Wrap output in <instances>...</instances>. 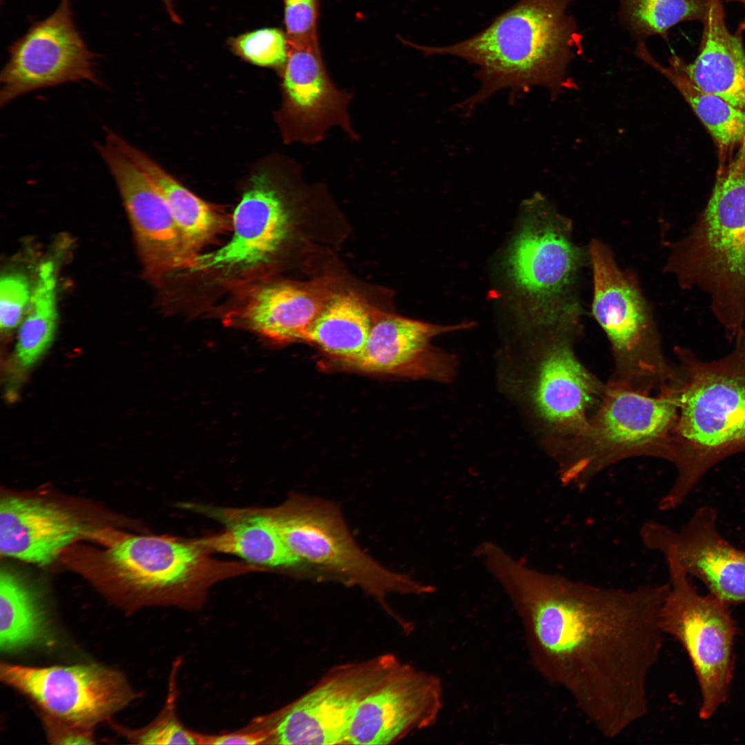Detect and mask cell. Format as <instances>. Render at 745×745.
I'll list each match as a JSON object with an SVG mask.
<instances>
[{"label": "cell", "instance_id": "20", "mask_svg": "<svg viewBox=\"0 0 745 745\" xmlns=\"http://www.w3.org/2000/svg\"><path fill=\"white\" fill-rule=\"evenodd\" d=\"M576 334L554 330L540 352L530 388L539 418L570 440L586 429L590 409L604 390L575 356L571 341Z\"/></svg>", "mask_w": 745, "mask_h": 745}, {"label": "cell", "instance_id": "11", "mask_svg": "<svg viewBox=\"0 0 745 745\" xmlns=\"http://www.w3.org/2000/svg\"><path fill=\"white\" fill-rule=\"evenodd\" d=\"M399 662L387 653L337 665L301 697L249 724L265 744H346L359 703Z\"/></svg>", "mask_w": 745, "mask_h": 745}, {"label": "cell", "instance_id": "31", "mask_svg": "<svg viewBox=\"0 0 745 745\" xmlns=\"http://www.w3.org/2000/svg\"><path fill=\"white\" fill-rule=\"evenodd\" d=\"M182 663L177 657L172 664L166 698L159 714L148 724L135 730H126L127 738L139 744H198L197 732L187 728L177 715L178 673Z\"/></svg>", "mask_w": 745, "mask_h": 745}, {"label": "cell", "instance_id": "1", "mask_svg": "<svg viewBox=\"0 0 745 745\" xmlns=\"http://www.w3.org/2000/svg\"><path fill=\"white\" fill-rule=\"evenodd\" d=\"M484 562L519 617L535 669L603 737L615 738L646 717L668 582L594 585L530 568L497 546Z\"/></svg>", "mask_w": 745, "mask_h": 745}, {"label": "cell", "instance_id": "6", "mask_svg": "<svg viewBox=\"0 0 745 745\" xmlns=\"http://www.w3.org/2000/svg\"><path fill=\"white\" fill-rule=\"evenodd\" d=\"M677 416L673 384L650 397L624 380L611 382L584 432L556 453L560 481L583 491L601 471L625 458L653 455L667 459Z\"/></svg>", "mask_w": 745, "mask_h": 745}, {"label": "cell", "instance_id": "14", "mask_svg": "<svg viewBox=\"0 0 745 745\" xmlns=\"http://www.w3.org/2000/svg\"><path fill=\"white\" fill-rule=\"evenodd\" d=\"M72 0H60L48 17L35 21L8 48L0 74V106L26 93L66 83L101 85L96 55L86 45L73 19Z\"/></svg>", "mask_w": 745, "mask_h": 745}, {"label": "cell", "instance_id": "2", "mask_svg": "<svg viewBox=\"0 0 745 745\" xmlns=\"http://www.w3.org/2000/svg\"><path fill=\"white\" fill-rule=\"evenodd\" d=\"M100 548L70 547L62 555L73 570L131 610L147 606L198 610L215 584L266 569L221 561L197 539L139 535L120 530Z\"/></svg>", "mask_w": 745, "mask_h": 745}, {"label": "cell", "instance_id": "32", "mask_svg": "<svg viewBox=\"0 0 745 745\" xmlns=\"http://www.w3.org/2000/svg\"><path fill=\"white\" fill-rule=\"evenodd\" d=\"M232 49L250 62L261 66H284L288 57L286 35L277 28H263L232 39Z\"/></svg>", "mask_w": 745, "mask_h": 745}, {"label": "cell", "instance_id": "9", "mask_svg": "<svg viewBox=\"0 0 745 745\" xmlns=\"http://www.w3.org/2000/svg\"><path fill=\"white\" fill-rule=\"evenodd\" d=\"M593 275L591 312L606 333L624 381L665 386L676 377L666 362L650 306L635 272L622 269L598 239L588 246Z\"/></svg>", "mask_w": 745, "mask_h": 745}, {"label": "cell", "instance_id": "37", "mask_svg": "<svg viewBox=\"0 0 745 745\" xmlns=\"http://www.w3.org/2000/svg\"><path fill=\"white\" fill-rule=\"evenodd\" d=\"M162 1L164 3L166 10L170 16L172 20L175 22L179 23L180 20L177 14H176L175 11L173 8L172 0H162Z\"/></svg>", "mask_w": 745, "mask_h": 745}, {"label": "cell", "instance_id": "39", "mask_svg": "<svg viewBox=\"0 0 745 745\" xmlns=\"http://www.w3.org/2000/svg\"><path fill=\"white\" fill-rule=\"evenodd\" d=\"M742 339L744 341V343L745 344V334H744V337L742 338Z\"/></svg>", "mask_w": 745, "mask_h": 745}, {"label": "cell", "instance_id": "8", "mask_svg": "<svg viewBox=\"0 0 745 745\" xmlns=\"http://www.w3.org/2000/svg\"><path fill=\"white\" fill-rule=\"evenodd\" d=\"M527 216L510 248L508 262L517 290L529 301L538 325L548 328L579 324L582 270L587 248L573 239L572 221L541 194L525 203Z\"/></svg>", "mask_w": 745, "mask_h": 745}, {"label": "cell", "instance_id": "5", "mask_svg": "<svg viewBox=\"0 0 745 745\" xmlns=\"http://www.w3.org/2000/svg\"><path fill=\"white\" fill-rule=\"evenodd\" d=\"M664 270L683 289L698 288L728 337L745 333V143L720 167L706 208L677 241Z\"/></svg>", "mask_w": 745, "mask_h": 745}, {"label": "cell", "instance_id": "13", "mask_svg": "<svg viewBox=\"0 0 745 745\" xmlns=\"http://www.w3.org/2000/svg\"><path fill=\"white\" fill-rule=\"evenodd\" d=\"M113 527L93 508L40 492L1 493V557L46 566L83 539L101 542Z\"/></svg>", "mask_w": 745, "mask_h": 745}, {"label": "cell", "instance_id": "34", "mask_svg": "<svg viewBox=\"0 0 745 745\" xmlns=\"http://www.w3.org/2000/svg\"><path fill=\"white\" fill-rule=\"evenodd\" d=\"M321 0H284L288 46L317 42Z\"/></svg>", "mask_w": 745, "mask_h": 745}, {"label": "cell", "instance_id": "17", "mask_svg": "<svg viewBox=\"0 0 745 745\" xmlns=\"http://www.w3.org/2000/svg\"><path fill=\"white\" fill-rule=\"evenodd\" d=\"M443 702L439 677L400 661L359 703L346 744L395 743L435 724Z\"/></svg>", "mask_w": 745, "mask_h": 745}, {"label": "cell", "instance_id": "10", "mask_svg": "<svg viewBox=\"0 0 745 745\" xmlns=\"http://www.w3.org/2000/svg\"><path fill=\"white\" fill-rule=\"evenodd\" d=\"M669 588L661 610L664 634L677 640L693 667L701 693L699 717H711L727 700L736 627L731 605L699 593L672 549L665 550Z\"/></svg>", "mask_w": 745, "mask_h": 745}, {"label": "cell", "instance_id": "33", "mask_svg": "<svg viewBox=\"0 0 745 745\" xmlns=\"http://www.w3.org/2000/svg\"><path fill=\"white\" fill-rule=\"evenodd\" d=\"M32 290L28 278L19 273H10L0 280V327L9 331L17 326L28 307Z\"/></svg>", "mask_w": 745, "mask_h": 745}, {"label": "cell", "instance_id": "22", "mask_svg": "<svg viewBox=\"0 0 745 745\" xmlns=\"http://www.w3.org/2000/svg\"><path fill=\"white\" fill-rule=\"evenodd\" d=\"M468 326L435 325L394 315H373L363 350L345 365L367 372L448 381L455 372V359L433 346L431 340Z\"/></svg>", "mask_w": 745, "mask_h": 745}, {"label": "cell", "instance_id": "4", "mask_svg": "<svg viewBox=\"0 0 745 745\" xmlns=\"http://www.w3.org/2000/svg\"><path fill=\"white\" fill-rule=\"evenodd\" d=\"M677 416L668 441L675 480L658 508L680 506L704 475L725 459L745 453V344L719 359L705 361L679 348Z\"/></svg>", "mask_w": 745, "mask_h": 745}, {"label": "cell", "instance_id": "28", "mask_svg": "<svg viewBox=\"0 0 745 745\" xmlns=\"http://www.w3.org/2000/svg\"><path fill=\"white\" fill-rule=\"evenodd\" d=\"M372 321L373 315L357 295L333 293L308 328L304 341L345 365L363 350Z\"/></svg>", "mask_w": 745, "mask_h": 745}, {"label": "cell", "instance_id": "7", "mask_svg": "<svg viewBox=\"0 0 745 745\" xmlns=\"http://www.w3.org/2000/svg\"><path fill=\"white\" fill-rule=\"evenodd\" d=\"M308 577L335 579L357 586L372 597L401 624L387 604L390 594L424 595L433 586L391 571L362 550L354 540L337 505L325 499L292 494L279 506L266 508Z\"/></svg>", "mask_w": 745, "mask_h": 745}, {"label": "cell", "instance_id": "16", "mask_svg": "<svg viewBox=\"0 0 745 745\" xmlns=\"http://www.w3.org/2000/svg\"><path fill=\"white\" fill-rule=\"evenodd\" d=\"M132 223L146 274L156 284L171 272L190 270L188 252L171 210L150 178L110 141L97 144Z\"/></svg>", "mask_w": 745, "mask_h": 745}, {"label": "cell", "instance_id": "35", "mask_svg": "<svg viewBox=\"0 0 745 745\" xmlns=\"http://www.w3.org/2000/svg\"><path fill=\"white\" fill-rule=\"evenodd\" d=\"M44 728L50 742L56 744L94 743L93 728L77 724L42 713Z\"/></svg>", "mask_w": 745, "mask_h": 745}, {"label": "cell", "instance_id": "36", "mask_svg": "<svg viewBox=\"0 0 745 745\" xmlns=\"http://www.w3.org/2000/svg\"><path fill=\"white\" fill-rule=\"evenodd\" d=\"M198 744H265L266 738L259 730L249 724L234 731L221 734H206L197 732Z\"/></svg>", "mask_w": 745, "mask_h": 745}, {"label": "cell", "instance_id": "27", "mask_svg": "<svg viewBox=\"0 0 745 745\" xmlns=\"http://www.w3.org/2000/svg\"><path fill=\"white\" fill-rule=\"evenodd\" d=\"M639 43L636 55L675 87L715 140L721 166L728 163L733 150L745 143V111L697 87L670 61L668 67L662 66L644 43Z\"/></svg>", "mask_w": 745, "mask_h": 745}, {"label": "cell", "instance_id": "12", "mask_svg": "<svg viewBox=\"0 0 745 745\" xmlns=\"http://www.w3.org/2000/svg\"><path fill=\"white\" fill-rule=\"evenodd\" d=\"M232 218L231 239L199 255L189 270L217 274L234 288L266 278L290 235L288 195L270 175L259 172L252 177Z\"/></svg>", "mask_w": 745, "mask_h": 745}, {"label": "cell", "instance_id": "18", "mask_svg": "<svg viewBox=\"0 0 745 745\" xmlns=\"http://www.w3.org/2000/svg\"><path fill=\"white\" fill-rule=\"evenodd\" d=\"M640 537L648 549L662 553L672 549L687 574L699 579L711 595L731 606L745 603V551L722 535L715 508H698L678 530L657 522H646Z\"/></svg>", "mask_w": 745, "mask_h": 745}, {"label": "cell", "instance_id": "30", "mask_svg": "<svg viewBox=\"0 0 745 745\" xmlns=\"http://www.w3.org/2000/svg\"><path fill=\"white\" fill-rule=\"evenodd\" d=\"M619 16L636 39L659 35L667 39L668 30L676 24L691 20L702 21L708 0H619Z\"/></svg>", "mask_w": 745, "mask_h": 745}, {"label": "cell", "instance_id": "38", "mask_svg": "<svg viewBox=\"0 0 745 745\" xmlns=\"http://www.w3.org/2000/svg\"><path fill=\"white\" fill-rule=\"evenodd\" d=\"M738 1H739V2H741L742 3H743V4H744V6H745V0H738ZM744 29H745V19H744V21L742 22V25H741V27H740V30H744Z\"/></svg>", "mask_w": 745, "mask_h": 745}, {"label": "cell", "instance_id": "21", "mask_svg": "<svg viewBox=\"0 0 745 745\" xmlns=\"http://www.w3.org/2000/svg\"><path fill=\"white\" fill-rule=\"evenodd\" d=\"M224 321L277 342L304 341L306 332L332 292L322 281H274L267 278L232 288Z\"/></svg>", "mask_w": 745, "mask_h": 745}, {"label": "cell", "instance_id": "23", "mask_svg": "<svg viewBox=\"0 0 745 745\" xmlns=\"http://www.w3.org/2000/svg\"><path fill=\"white\" fill-rule=\"evenodd\" d=\"M181 507L223 526L219 533L197 539L210 553L236 555L270 572L307 577L304 568L266 508H225L192 503L182 504Z\"/></svg>", "mask_w": 745, "mask_h": 745}, {"label": "cell", "instance_id": "15", "mask_svg": "<svg viewBox=\"0 0 745 745\" xmlns=\"http://www.w3.org/2000/svg\"><path fill=\"white\" fill-rule=\"evenodd\" d=\"M0 679L42 713L92 728L137 697L120 673L99 664L35 667L2 662Z\"/></svg>", "mask_w": 745, "mask_h": 745}, {"label": "cell", "instance_id": "3", "mask_svg": "<svg viewBox=\"0 0 745 745\" xmlns=\"http://www.w3.org/2000/svg\"><path fill=\"white\" fill-rule=\"evenodd\" d=\"M575 0H519L480 32L443 46L413 45L425 55H448L477 67V92L460 103L475 108L494 94L508 90L514 97L535 87L546 88L554 99L573 86L566 76L581 52L582 37L567 9Z\"/></svg>", "mask_w": 745, "mask_h": 745}, {"label": "cell", "instance_id": "24", "mask_svg": "<svg viewBox=\"0 0 745 745\" xmlns=\"http://www.w3.org/2000/svg\"><path fill=\"white\" fill-rule=\"evenodd\" d=\"M699 53L690 63L669 59L694 84L745 111V49L728 29L721 0H708Z\"/></svg>", "mask_w": 745, "mask_h": 745}, {"label": "cell", "instance_id": "26", "mask_svg": "<svg viewBox=\"0 0 745 745\" xmlns=\"http://www.w3.org/2000/svg\"><path fill=\"white\" fill-rule=\"evenodd\" d=\"M48 631L38 585L27 573L8 563L0 569V648L13 653L43 640Z\"/></svg>", "mask_w": 745, "mask_h": 745}, {"label": "cell", "instance_id": "25", "mask_svg": "<svg viewBox=\"0 0 745 745\" xmlns=\"http://www.w3.org/2000/svg\"><path fill=\"white\" fill-rule=\"evenodd\" d=\"M106 138L132 161L166 199L185 246L195 258L201 250L232 226V218L207 203L175 180L146 154L119 135Z\"/></svg>", "mask_w": 745, "mask_h": 745}, {"label": "cell", "instance_id": "19", "mask_svg": "<svg viewBox=\"0 0 745 745\" xmlns=\"http://www.w3.org/2000/svg\"><path fill=\"white\" fill-rule=\"evenodd\" d=\"M283 68L284 117L289 138L316 143L330 128L339 126L350 139H359L348 113L352 94L337 88L330 79L319 41L288 46Z\"/></svg>", "mask_w": 745, "mask_h": 745}, {"label": "cell", "instance_id": "29", "mask_svg": "<svg viewBox=\"0 0 745 745\" xmlns=\"http://www.w3.org/2000/svg\"><path fill=\"white\" fill-rule=\"evenodd\" d=\"M56 285L54 266L44 261L17 337V350L25 359H39L53 340L57 321Z\"/></svg>", "mask_w": 745, "mask_h": 745}]
</instances>
